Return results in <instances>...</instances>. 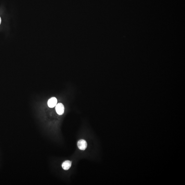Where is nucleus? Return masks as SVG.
Masks as SVG:
<instances>
[{
    "label": "nucleus",
    "instance_id": "nucleus-1",
    "mask_svg": "<svg viewBox=\"0 0 185 185\" xmlns=\"http://www.w3.org/2000/svg\"><path fill=\"white\" fill-rule=\"evenodd\" d=\"M56 110L59 115H62L64 113L65 107L64 105L61 103H58L56 106Z\"/></svg>",
    "mask_w": 185,
    "mask_h": 185
},
{
    "label": "nucleus",
    "instance_id": "nucleus-2",
    "mask_svg": "<svg viewBox=\"0 0 185 185\" xmlns=\"http://www.w3.org/2000/svg\"><path fill=\"white\" fill-rule=\"evenodd\" d=\"M77 145L79 149L81 150H85L87 147V143L85 140H81L77 143Z\"/></svg>",
    "mask_w": 185,
    "mask_h": 185
},
{
    "label": "nucleus",
    "instance_id": "nucleus-3",
    "mask_svg": "<svg viewBox=\"0 0 185 185\" xmlns=\"http://www.w3.org/2000/svg\"><path fill=\"white\" fill-rule=\"evenodd\" d=\"M57 100L56 98L53 97L51 98L48 100V105L50 108H53L56 106L57 104Z\"/></svg>",
    "mask_w": 185,
    "mask_h": 185
},
{
    "label": "nucleus",
    "instance_id": "nucleus-4",
    "mask_svg": "<svg viewBox=\"0 0 185 185\" xmlns=\"http://www.w3.org/2000/svg\"><path fill=\"white\" fill-rule=\"evenodd\" d=\"M72 162L69 161H66L64 162L62 165L63 168L65 170H68L71 166Z\"/></svg>",
    "mask_w": 185,
    "mask_h": 185
},
{
    "label": "nucleus",
    "instance_id": "nucleus-5",
    "mask_svg": "<svg viewBox=\"0 0 185 185\" xmlns=\"http://www.w3.org/2000/svg\"><path fill=\"white\" fill-rule=\"evenodd\" d=\"M1 17H0V24H1Z\"/></svg>",
    "mask_w": 185,
    "mask_h": 185
}]
</instances>
